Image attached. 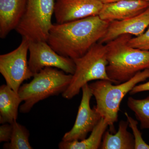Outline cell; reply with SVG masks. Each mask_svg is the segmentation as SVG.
Listing matches in <instances>:
<instances>
[{
  "label": "cell",
  "mask_w": 149,
  "mask_h": 149,
  "mask_svg": "<svg viewBox=\"0 0 149 149\" xmlns=\"http://www.w3.org/2000/svg\"><path fill=\"white\" fill-rule=\"evenodd\" d=\"M72 74L52 67H46L35 73L32 81L21 85L18 94L24 103L19 111L27 113L40 101L62 94L68 87Z\"/></svg>",
  "instance_id": "4"
},
{
  "label": "cell",
  "mask_w": 149,
  "mask_h": 149,
  "mask_svg": "<svg viewBox=\"0 0 149 149\" xmlns=\"http://www.w3.org/2000/svg\"><path fill=\"white\" fill-rule=\"evenodd\" d=\"M107 122L102 118L98 123L91 131V135L82 141L65 142L58 144L60 149H97L100 148L103 137L108 127Z\"/></svg>",
  "instance_id": "16"
},
{
  "label": "cell",
  "mask_w": 149,
  "mask_h": 149,
  "mask_svg": "<svg viewBox=\"0 0 149 149\" xmlns=\"http://www.w3.org/2000/svg\"><path fill=\"white\" fill-rule=\"evenodd\" d=\"M125 117L128 121V125L133 132L135 140V149H149V145L144 141L142 134L138 128V122L125 112Z\"/></svg>",
  "instance_id": "19"
},
{
  "label": "cell",
  "mask_w": 149,
  "mask_h": 149,
  "mask_svg": "<svg viewBox=\"0 0 149 149\" xmlns=\"http://www.w3.org/2000/svg\"><path fill=\"white\" fill-rule=\"evenodd\" d=\"M127 105L135 113L141 129H149V95L141 100L129 97Z\"/></svg>",
  "instance_id": "18"
},
{
  "label": "cell",
  "mask_w": 149,
  "mask_h": 149,
  "mask_svg": "<svg viewBox=\"0 0 149 149\" xmlns=\"http://www.w3.org/2000/svg\"><path fill=\"white\" fill-rule=\"evenodd\" d=\"M29 42L22 37L19 45L10 52L0 56V72L6 85L18 93L21 84L34 74L29 66L27 53Z\"/></svg>",
  "instance_id": "7"
},
{
  "label": "cell",
  "mask_w": 149,
  "mask_h": 149,
  "mask_svg": "<svg viewBox=\"0 0 149 149\" xmlns=\"http://www.w3.org/2000/svg\"><path fill=\"white\" fill-rule=\"evenodd\" d=\"M132 35H120L106 43L108 64L107 71L114 84L126 82L140 71L149 69V51L130 47Z\"/></svg>",
  "instance_id": "2"
},
{
  "label": "cell",
  "mask_w": 149,
  "mask_h": 149,
  "mask_svg": "<svg viewBox=\"0 0 149 149\" xmlns=\"http://www.w3.org/2000/svg\"><path fill=\"white\" fill-rule=\"evenodd\" d=\"M146 91H149V81L143 84L136 85L129 93L130 95H133Z\"/></svg>",
  "instance_id": "22"
},
{
  "label": "cell",
  "mask_w": 149,
  "mask_h": 149,
  "mask_svg": "<svg viewBox=\"0 0 149 149\" xmlns=\"http://www.w3.org/2000/svg\"><path fill=\"white\" fill-rule=\"evenodd\" d=\"M54 0H28L24 15L17 27V33L29 42H47L53 24Z\"/></svg>",
  "instance_id": "6"
},
{
  "label": "cell",
  "mask_w": 149,
  "mask_h": 149,
  "mask_svg": "<svg viewBox=\"0 0 149 149\" xmlns=\"http://www.w3.org/2000/svg\"><path fill=\"white\" fill-rule=\"evenodd\" d=\"M82 97L73 127L63 137L62 141L70 142L82 141L93 130L102 118L95 108L91 109L90 102L93 96L89 85L86 84L82 88Z\"/></svg>",
  "instance_id": "9"
},
{
  "label": "cell",
  "mask_w": 149,
  "mask_h": 149,
  "mask_svg": "<svg viewBox=\"0 0 149 149\" xmlns=\"http://www.w3.org/2000/svg\"><path fill=\"white\" fill-rule=\"evenodd\" d=\"M128 45L139 49L149 51V26L146 31L143 34L130 39Z\"/></svg>",
  "instance_id": "20"
},
{
  "label": "cell",
  "mask_w": 149,
  "mask_h": 149,
  "mask_svg": "<svg viewBox=\"0 0 149 149\" xmlns=\"http://www.w3.org/2000/svg\"><path fill=\"white\" fill-rule=\"evenodd\" d=\"M110 22L97 15L53 24L47 42L59 54L72 59L78 58L101 40Z\"/></svg>",
  "instance_id": "1"
},
{
  "label": "cell",
  "mask_w": 149,
  "mask_h": 149,
  "mask_svg": "<svg viewBox=\"0 0 149 149\" xmlns=\"http://www.w3.org/2000/svg\"><path fill=\"white\" fill-rule=\"evenodd\" d=\"M106 45L98 42L82 56L73 59L75 70L70 84L62 94L63 97L70 100L78 95L84 85L93 80H108Z\"/></svg>",
  "instance_id": "5"
},
{
  "label": "cell",
  "mask_w": 149,
  "mask_h": 149,
  "mask_svg": "<svg viewBox=\"0 0 149 149\" xmlns=\"http://www.w3.org/2000/svg\"><path fill=\"white\" fill-rule=\"evenodd\" d=\"M103 4L99 0H56L54 14L62 24L99 15Z\"/></svg>",
  "instance_id": "10"
},
{
  "label": "cell",
  "mask_w": 149,
  "mask_h": 149,
  "mask_svg": "<svg viewBox=\"0 0 149 149\" xmlns=\"http://www.w3.org/2000/svg\"><path fill=\"white\" fill-rule=\"evenodd\" d=\"M29 68L34 74L46 67L58 68L73 74L75 70L73 60L59 54L45 41L29 42Z\"/></svg>",
  "instance_id": "8"
},
{
  "label": "cell",
  "mask_w": 149,
  "mask_h": 149,
  "mask_svg": "<svg viewBox=\"0 0 149 149\" xmlns=\"http://www.w3.org/2000/svg\"><path fill=\"white\" fill-rule=\"evenodd\" d=\"M149 6L147 0H127L104 4L99 16L109 22L124 20L139 14Z\"/></svg>",
  "instance_id": "12"
},
{
  "label": "cell",
  "mask_w": 149,
  "mask_h": 149,
  "mask_svg": "<svg viewBox=\"0 0 149 149\" xmlns=\"http://www.w3.org/2000/svg\"><path fill=\"white\" fill-rule=\"evenodd\" d=\"M13 132L11 123H6L0 126V142H7L10 141Z\"/></svg>",
  "instance_id": "21"
},
{
  "label": "cell",
  "mask_w": 149,
  "mask_h": 149,
  "mask_svg": "<svg viewBox=\"0 0 149 149\" xmlns=\"http://www.w3.org/2000/svg\"><path fill=\"white\" fill-rule=\"evenodd\" d=\"M99 1H100L103 4H106L116 2L120 1H127V0H99Z\"/></svg>",
  "instance_id": "23"
},
{
  "label": "cell",
  "mask_w": 149,
  "mask_h": 149,
  "mask_svg": "<svg viewBox=\"0 0 149 149\" xmlns=\"http://www.w3.org/2000/svg\"><path fill=\"white\" fill-rule=\"evenodd\" d=\"M149 78V69L140 71L126 82L113 85L108 80H97L89 85L97 105L95 109L107 122L111 133L118 119L123 99L135 86Z\"/></svg>",
  "instance_id": "3"
},
{
  "label": "cell",
  "mask_w": 149,
  "mask_h": 149,
  "mask_svg": "<svg viewBox=\"0 0 149 149\" xmlns=\"http://www.w3.org/2000/svg\"><path fill=\"white\" fill-rule=\"evenodd\" d=\"M127 120H120L118 130L114 134L106 131L103 137L100 149H134L135 140L133 134L128 130Z\"/></svg>",
  "instance_id": "15"
},
{
  "label": "cell",
  "mask_w": 149,
  "mask_h": 149,
  "mask_svg": "<svg viewBox=\"0 0 149 149\" xmlns=\"http://www.w3.org/2000/svg\"><path fill=\"white\" fill-rule=\"evenodd\" d=\"M149 26V6L143 12L133 17L110 22L105 35L99 41L104 44L120 35L129 34L138 36L143 34Z\"/></svg>",
  "instance_id": "11"
},
{
  "label": "cell",
  "mask_w": 149,
  "mask_h": 149,
  "mask_svg": "<svg viewBox=\"0 0 149 149\" xmlns=\"http://www.w3.org/2000/svg\"><path fill=\"white\" fill-rule=\"evenodd\" d=\"M147 1H149V0H147Z\"/></svg>",
  "instance_id": "24"
},
{
  "label": "cell",
  "mask_w": 149,
  "mask_h": 149,
  "mask_svg": "<svg viewBox=\"0 0 149 149\" xmlns=\"http://www.w3.org/2000/svg\"><path fill=\"white\" fill-rule=\"evenodd\" d=\"M28 0H0V37L15 29L24 15Z\"/></svg>",
  "instance_id": "13"
},
{
  "label": "cell",
  "mask_w": 149,
  "mask_h": 149,
  "mask_svg": "<svg viewBox=\"0 0 149 149\" xmlns=\"http://www.w3.org/2000/svg\"><path fill=\"white\" fill-rule=\"evenodd\" d=\"M13 132L10 141L6 143V149H32L29 142V131L24 125L15 120L11 123Z\"/></svg>",
  "instance_id": "17"
},
{
  "label": "cell",
  "mask_w": 149,
  "mask_h": 149,
  "mask_svg": "<svg viewBox=\"0 0 149 149\" xmlns=\"http://www.w3.org/2000/svg\"><path fill=\"white\" fill-rule=\"evenodd\" d=\"M22 100L18 93L8 85L0 87V123H12L18 116L19 107Z\"/></svg>",
  "instance_id": "14"
}]
</instances>
